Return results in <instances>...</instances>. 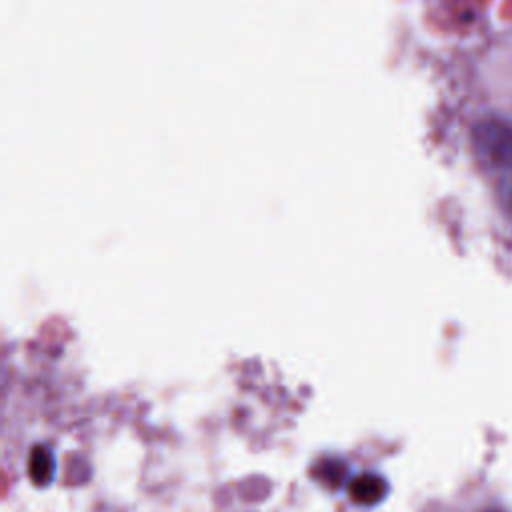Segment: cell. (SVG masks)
<instances>
[{
    "mask_svg": "<svg viewBox=\"0 0 512 512\" xmlns=\"http://www.w3.org/2000/svg\"><path fill=\"white\" fill-rule=\"evenodd\" d=\"M388 494V482L376 472H362L350 478L348 496L358 506H376Z\"/></svg>",
    "mask_w": 512,
    "mask_h": 512,
    "instance_id": "2",
    "label": "cell"
},
{
    "mask_svg": "<svg viewBox=\"0 0 512 512\" xmlns=\"http://www.w3.org/2000/svg\"><path fill=\"white\" fill-rule=\"evenodd\" d=\"M348 474V464L338 456H326L314 464V478L328 490H340L346 482H350Z\"/></svg>",
    "mask_w": 512,
    "mask_h": 512,
    "instance_id": "4",
    "label": "cell"
},
{
    "mask_svg": "<svg viewBox=\"0 0 512 512\" xmlns=\"http://www.w3.org/2000/svg\"><path fill=\"white\" fill-rule=\"evenodd\" d=\"M478 154L496 168H512V126L502 120H484L474 128Z\"/></svg>",
    "mask_w": 512,
    "mask_h": 512,
    "instance_id": "1",
    "label": "cell"
},
{
    "mask_svg": "<svg viewBox=\"0 0 512 512\" xmlns=\"http://www.w3.org/2000/svg\"><path fill=\"white\" fill-rule=\"evenodd\" d=\"M56 474V458L54 452L44 446L36 444L30 454H28V478L32 480L34 486H50Z\"/></svg>",
    "mask_w": 512,
    "mask_h": 512,
    "instance_id": "3",
    "label": "cell"
}]
</instances>
